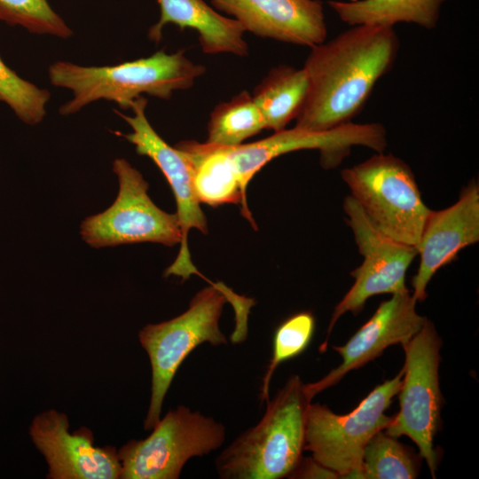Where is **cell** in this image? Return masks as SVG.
Returning a JSON list of instances; mask_svg holds the SVG:
<instances>
[{
  "label": "cell",
  "instance_id": "3957f363",
  "mask_svg": "<svg viewBox=\"0 0 479 479\" xmlns=\"http://www.w3.org/2000/svg\"><path fill=\"white\" fill-rule=\"evenodd\" d=\"M205 71L204 66L194 64L183 51L169 54L161 50L114 66L56 61L48 74L52 85L73 92V98L59 108L60 114L69 115L99 99L113 101L124 110L144 94L169 99L174 91L190 89Z\"/></svg>",
  "mask_w": 479,
  "mask_h": 479
},
{
  "label": "cell",
  "instance_id": "30bf717a",
  "mask_svg": "<svg viewBox=\"0 0 479 479\" xmlns=\"http://www.w3.org/2000/svg\"><path fill=\"white\" fill-rule=\"evenodd\" d=\"M343 208L363 262L350 273L354 283L333 311L320 351L326 349L331 331L343 314L357 313L373 295L409 291L405 275L418 255L415 246L396 240L381 231L351 195L345 198Z\"/></svg>",
  "mask_w": 479,
  "mask_h": 479
},
{
  "label": "cell",
  "instance_id": "8992f818",
  "mask_svg": "<svg viewBox=\"0 0 479 479\" xmlns=\"http://www.w3.org/2000/svg\"><path fill=\"white\" fill-rule=\"evenodd\" d=\"M403 369L375 387L347 414L310 404L306 413L304 451L341 478L359 479L363 452L369 440L384 430L391 418L385 412L401 387Z\"/></svg>",
  "mask_w": 479,
  "mask_h": 479
},
{
  "label": "cell",
  "instance_id": "7402d4cb",
  "mask_svg": "<svg viewBox=\"0 0 479 479\" xmlns=\"http://www.w3.org/2000/svg\"><path fill=\"white\" fill-rule=\"evenodd\" d=\"M418 468L416 456L397 437L381 430L365 447L359 479H413Z\"/></svg>",
  "mask_w": 479,
  "mask_h": 479
},
{
  "label": "cell",
  "instance_id": "52a82bcc",
  "mask_svg": "<svg viewBox=\"0 0 479 479\" xmlns=\"http://www.w3.org/2000/svg\"><path fill=\"white\" fill-rule=\"evenodd\" d=\"M225 427L185 405L169 411L148 437L132 439L117 451L122 479H177L185 464L217 450Z\"/></svg>",
  "mask_w": 479,
  "mask_h": 479
},
{
  "label": "cell",
  "instance_id": "ffe728a7",
  "mask_svg": "<svg viewBox=\"0 0 479 479\" xmlns=\"http://www.w3.org/2000/svg\"><path fill=\"white\" fill-rule=\"evenodd\" d=\"M309 91L303 67L281 65L270 70L255 87L253 98L263 117L266 129L280 131L298 116Z\"/></svg>",
  "mask_w": 479,
  "mask_h": 479
},
{
  "label": "cell",
  "instance_id": "9c48e42d",
  "mask_svg": "<svg viewBox=\"0 0 479 479\" xmlns=\"http://www.w3.org/2000/svg\"><path fill=\"white\" fill-rule=\"evenodd\" d=\"M113 171L119 192L113 204L82 222L81 236L91 247L142 242L173 247L181 242L177 214H169L150 199L148 183L125 159H116Z\"/></svg>",
  "mask_w": 479,
  "mask_h": 479
},
{
  "label": "cell",
  "instance_id": "cb8c5ba5",
  "mask_svg": "<svg viewBox=\"0 0 479 479\" xmlns=\"http://www.w3.org/2000/svg\"><path fill=\"white\" fill-rule=\"evenodd\" d=\"M51 93L24 80L0 57V101L27 125L40 123L46 114Z\"/></svg>",
  "mask_w": 479,
  "mask_h": 479
},
{
  "label": "cell",
  "instance_id": "d6986e66",
  "mask_svg": "<svg viewBox=\"0 0 479 479\" xmlns=\"http://www.w3.org/2000/svg\"><path fill=\"white\" fill-rule=\"evenodd\" d=\"M446 0H354L329 1V6L348 25L393 27L398 22L434 28Z\"/></svg>",
  "mask_w": 479,
  "mask_h": 479
},
{
  "label": "cell",
  "instance_id": "484cf974",
  "mask_svg": "<svg viewBox=\"0 0 479 479\" xmlns=\"http://www.w3.org/2000/svg\"><path fill=\"white\" fill-rule=\"evenodd\" d=\"M288 478L299 479H336L339 475L333 470L318 463L312 457L302 458Z\"/></svg>",
  "mask_w": 479,
  "mask_h": 479
},
{
  "label": "cell",
  "instance_id": "277c9868",
  "mask_svg": "<svg viewBox=\"0 0 479 479\" xmlns=\"http://www.w3.org/2000/svg\"><path fill=\"white\" fill-rule=\"evenodd\" d=\"M312 397L298 375H292L266 401L260 421L240 435L216 458L224 479L288 477L302 458L306 413Z\"/></svg>",
  "mask_w": 479,
  "mask_h": 479
},
{
  "label": "cell",
  "instance_id": "44dd1931",
  "mask_svg": "<svg viewBox=\"0 0 479 479\" xmlns=\"http://www.w3.org/2000/svg\"><path fill=\"white\" fill-rule=\"evenodd\" d=\"M266 129L252 95L243 90L215 106L208 124L207 143L236 146Z\"/></svg>",
  "mask_w": 479,
  "mask_h": 479
},
{
  "label": "cell",
  "instance_id": "603a6c76",
  "mask_svg": "<svg viewBox=\"0 0 479 479\" xmlns=\"http://www.w3.org/2000/svg\"><path fill=\"white\" fill-rule=\"evenodd\" d=\"M314 330L315 318L310 311L294 314L277 327L273 336L271 357L260 390L262 402L270 399V382L278 366L302 354L311 342Z\"/></svg>",
  "mask_w": 479,
  "mask_h": 479
},
{
  "label": "cell",
  "instance_id": "9a60e30c",
  "mask_svg": "<svg viewBox=\"0 0 479 479\" xmlns=\"http://www.w3.org/2000/svg\"><path fill=\"white\" fill-rule=\"evenodd\" d=\"M478 240L479 185L472 180L454 204L442 210H430L416 245L420 264L412 280V297L423 302L435 273L461 249Z\"/></svg>",
  "mask_w": 479,
  "mask_h": 479
},
{
  "label": "cell",
  "instance_id": "d4e9b609",
  "mask_svg": "<svg viewBox=\"0 0 479 479\" xmlns=\"http://www.w3.org/2000/svg\"><path fill=\"white\" fill-rule=\"evenodd\" d=\"M0 20L21 26L30 33L67 39L72 29L51 7L48 0H0Z\"/></svg>",
  "mask_w": 479,
  "mask_h": 479
},
{
  "label": "cell",
  "instance_id": "8fae6325",
  "mask_svg": "<svg viewBox=\"0 0 479 479\" xmlns=\"http://www.w3.org/2000/svg\"><path fill=\"white\" fill-rule=\"evenodd\" d=\"M387 144L386 129L381 123L349 122L323 131L296 127L284 129L262 140L227 148L239 173L242 193L247 198V188L254 176L280 155L300 150H318L320 163L328 169L342 163L355 145L383 153Z\"/></svg>",
  "mask_w": 479,
  "mask_h": 479
},
{
  "label": "cell",
  "instance_id": "ac0fdd59",
  "mask_svg": "<svg viewBox=\"0 0 479 479\" xmlns=\"http://www.w3.org/2000/svg\"><path fill=\"white\" fill-rule=\"evenodd\" d=\"M175 147L185 155L192 165V185L198 200L212 207L238 204L242 216L256 229L227 146L184 140Z\"/></svg>",
  "mask_w": 479,
  "mask_h": 479
},
{
  "label": "cell",
  "instance_id": "7a4b0ae2",
  "mask_svg": "<svg viewBox=\"0 0 479 479\" xmlns=\"http://www.w3.org/2000/svg\"><path fill=\"white\" fill-rule=\"evenodd\" d=\"M229 302L235 312L234 332H247L248 315L255 301L239 295L224 284L216 282L199 291L189 308L169 320L144 326L138 338L152 368L150 404L145 420V430L153 429L161 419L163 400L181 364L200 344H227L219 320Z\"/></svg>",
  "mask_w": 479,
  "mask_h": 479
},
{
  "label": "cell",
  "instance_id": "2e32d148",
  "mask_svg": "<svg viewBox=\"0 0 479 479\" xmlns=\"http://www.w3.org/2000/svg\"><path fill=\"white\" fill-rule=\"evenodd\" d=\"M257 36L310 48L327 36L319 0H211Z\"/></svg>",
  "mask_w": 479,
  "mask_h": 479
},
{
  "label": "cell",
  "instance_id": "ba28073f",
  "mask_svg": "<svg viewBox=\"0 0 479 479\" xmlns=\"http://www.w3.org/2000/svg\"><path fill=\"white\" fill-rule=\"evenodd\" d=\"M402 347L404 364L397 393L400 408L384 431L397 438L402 436L411 438L435 478L437 453L434 439L442 406L438 374L441 340L432 322L427 319L421 329Z\"/></svg>",
  "mask_w": 479,
  "mask_h": 479
},
{
  "label": "cell",
  "instance_id": "5b68a950",
  "mask_svg": "<svg viewBox=\"0 0 479 479\" xmlns=\"http://www.w3.org/2000/svg\"><path fill=\"white\" fill-rule=\"evenodd\" d=\"M341 177L373 223L392 239L418 244L430 212L410 166L398 157L377 153L344 169Z\"/></svg>",
  "mask_w": 479,
  "mask_h": 479
},
{
  "label": "cell",
  "instance_id": "6da1fadb",
  "mask_svg": "<svg viewBox=\"0 0 479 479\" xmlns=\"http://www.w3.org/2000/svg\"><path fill=\"white\" fill-rule=\"evenodd\" d=\"M399 50L393 27L359 25L310 48L304 66L309 91L296 128L323 131L351 122Z\"/></svg>",
  "mask_w": 479,
  "mask_h": 479
},
{
  "label": "cell",
  "instance_id": "5bb4252c",
  "mask_svg": "<svg viewBox=\"0 0 479 479\" xmlns=\"http://www.w3.org/2000/svg\"><path fill=\"white\" fill-rule=\"evenodd\" d=\"M417 301L410 291L391 294L379 305L373 316L342 346H334L342 363L319 381L307 383L313 398L337 384L348 373L373 361L389 346L404 344L415 335L427 318L416 311Z\"/></svg>",
  "mask_w": 479,
  "mask_h": 479
},
{
  "label": "cell",
  "instance_id": "e0dca14e",
  "mask_svg": "<svg viewBox=\"0 0 479 479\" xmlns=\"http://www.w3.org/2000/svg\"><path fill=\"white\" fill-rule=\"evenodd\" d=\"M160 19L148 30V39L159 43L162 29L174 24L181 30H196L201 50L206 54L230 53L247 56L248 45L243 38L245 29L234 19L226 18L203 0H157Z\"/></svg>",
  "mask_w": 479,
  "mask_h": 479
},
{
  "label": "cell",
  "instance_id": "4fadbf2b",
  "mask_svg": "<svg viewBox=\"0 0 479 479\" xmlns=\"http://www.w3.org/2000/svg\"><path fill=\"white\" fill-rule=\"evenodd\" d=\"M31 439L45 458L51 479H116L122 464L113 446L93 444L91 431H69L68 418L56 410L43 412L32 421Z\"/></svg>",
  "mask_w": 479,
  "mask_h": 479
},
{
  "label": "cell",
  "instance_id": "7c38bea8",
  "mask_svg": "<svg viewBox=\"0 0 479 479\" xmlns=\"http://www.w3.org/2000/svg\"><path fill=\"white\" fill-rule=\"evenodd\" d=\"M146 106L147 99L141 96L130 106L133 115L129 116L116 110L114 112L132 129L130 133L118 134L133 144L139 155L149 157L158 166L176 199L182 240L178 255L166 269L164 276L175 275L185 280L192 274H196L206 279L192 263L187 243L191 229L208 233L207 218L193 190L192 165L180 150L167 144L154 130L145 115Z\"/></svg>",
  "mask_w": 479,
  "mask_h": 479
}]
</instances>
